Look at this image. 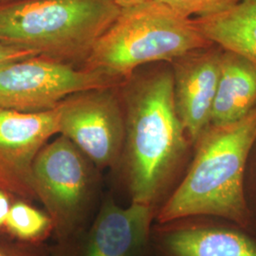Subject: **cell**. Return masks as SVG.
Returning a JSON list of instances; mask_svg holds the SVG:
<instances>
[{
  "label": "cell",
  "mask_w": 256,
  "mask_h": 256,
  "mask_svg": "<svg viewBox=\"0 0 256 256\" xmlns=\"http://www.w3.org/2000/svg\"><path fill=\"white\" fill-rule=\"evenodd\" d=\"M210 45L194 18L160 2L146 0L120 9L81 66L126 82L142 64L174 62Z\"/></svg>",
  "instance_id": "cell-3"
},
{
  "label": "cell",
  "mask_w": 256,
  "mask_h": 256,
  "mask_svg": "<svg viewBox=\"0 0 256 256\" xmlns=\"http://www.w3.org/2000/svg\"><path fill=\"white\" fill-rule=\"evenodd\" d=\"M256 106V66L229 50L221 54L210 126L236 122Z\"/></svg>",
  "instance_id": "cell-12"
},
{
  "label": "cell",
  "mask_w": 256,
  "mask_h": 256,
  "mask_svg": "<svg viewBox=\"0 0 256 256\" xmlns=\"http://www.w3.org/2000/svg\"><path fill=\"white\" fill-rule=\"evenodd\" d=\"M124 82L96 70L36 55L0 66V110L36 113L54 110L76 92Z\"/></svg>",
  "instance_id": "cell-6"
},
{
  "label": "cell",
  "mask_w": 256,
  "mask_h": 256,
  "mask_svg": "<svg viewBox=\"0 0 256 256\" xmlns=\"http://www.w3.org/2000/svg\"><path fill=\"white\" fill-rule=\"evenodd\" d=\"M12 200L14 198L10 196L9 194L0 190V229L5 227V222L9 214Z\"/></svg>",
  "instance_id": "cell-19"
},
{
  "label": "cell",
  "mask_w": 256,
  "mask_h": 256,
  "mask_svg": "<svg viewBox=\"0 0 256 256\" xmlns=\"http://www.w3.org/2000/svg\"><path fill=\"white\" fill-rule=\"evenodd\" d=\"M90 162L63 135L46 144L34 160L32 176L37 200L44 204L61 242L81 228L90 208L94 192Z\"/></svg>",
  "instance_id": "cell-5"
},
{
  "label": "cell",
  "mask_w": 256,
  "mask_h": 256,
  "mask_svg": "<svg viewBox=\"0 0 256 256\" xmlns=\"http://www.w3.org/2000/svg\"><path fill=\"white\" fill-rule=\"evenodd\" d=\"M36 55L38 54L34 50L0 42V66Z\"/></svg>",
  "instance_id": "cell-18"
},
{
  "label": "cell",
  "mask_w": 256,
  "mask_h": 256,
  "mask_svg": "<svg viewBox=\"0 0 256 256\" xmlns=\"http://www.w3.org/2000/svg\"><path fill=\"white\" fill-rule=\"evenodd\" d=\"M0 256H48L36 243L0 239Z\"/></svg>",
  "instance_id": "cell-17"
},
{
  "label": "cell",
  "mask_w": 256,
  "mask_h": 256,
  "mask_svg": "<svg viewBox=\"0 0 256 256\" xmlns=\"http://www.w3.org/2000/svg\"><path fill=\"white\" fill-rule=\"evenodd\" d=\"M122 86L126 134L120 160L128 192L131 202L156 214L192 144L176 110L172 70L131 76Z\"/></svg>",
  "instance_id": "cell-1"
},
{
  "label": "cell",
  "mask_w": 256,
  "mask_h": 256,
  "mask_svg": "<svg viewBox=\"0 0 256 256\" xmlns=\"http://www.w3.org/2000/svg\"><path fill=\"white\" fill-rule=\"evenodd\" d=\"M189 18H202L218 12L238 0H155Z\"/></svg>",
  "instance_id": "cell-15"
},
{
  "label": "cell",
  "mask_w": 256,
  "mask_h": 256,
  "mask_svg": "<svg viewBox=\"0 0 256 256\" xmlns=\"http://www.w3.org/2000/svg\"><path fill=\"white\" fill-rule=\"evenodd\" d=\"M194 19L212 44L216 43L256 66V0H238L218 12Z\"/></svg>",
  "instance_id": "cell-13"
},
{
  "label": "cell",
  "mask_w": 256,
  "mask_h": 256,
  "mask_svg": "<svg viewBox=\"0 0 256 256\" xmlns=\"http://www.w3.org/2000/svg\"><path fill=\"white\" fill-rule=\"evenodd\" d=\"M116 3L120 6V9H124V8H128V7H132V6H135L138 5L140 3H142L146 0H115Z\"/></svg>",
  "instance_id": "cell-20"
},
{
  "label": "cell",
  "mask_w": 256,
  "mask_h": 256,
  "mask_svg": "<svg viewBox=\"0 0 256 256\" xmlns=\"http://www.w3.org/2000/svg\"><path fill=\"white\" fill-rule=\"evenodd\" d=\"M120 12L115 0L0 2V42L81 66Z\"/></svg>",
  "instance_id": "cell-4"
},
{
  "label": "cell",
  "mask_w": 256,
  "mask_h": 256,
  "mask_svg": "<svg viewBox=\"0 0 256 256\" xmlns=\"http://www.w3.org/2000/svg\"><path fill=\"white\" fill-rule=\"evenodd\" d=\"M58 134L57 110H0V190L16 200H37L32 167L39 151Z\"/></svg>",
  "instance_id": "cell-8"
},
{
  "label": "cell",
  "mask_w": 256,
  "mask_h": 256,
  "mask_svg": "<svg viewBox=\"0 0 256 256\" xmlns=\"http://www.w3.org/2000/svg\"><path fill=\"white\" fill-rule=\"evenodd\" d=\"M156 210L131 202L122 208L112 200L102 206L86 239L84 256H142L150 244Z\"/></svg>",
  "instance_id": "cell-11"
},
{
  "label": "cell",
  "mask_w": 256,
  "mask_h": 256,
  "mask_svg": "<svg viewBox=\"0 0 256 256\" xmlns=\"http://www.w3.org/2000/svg\"><path fill=\"white\" fill-rule=\"evenodd\" d=\"M151 242L158 256H256V236L252 232L212 216L156 223Z\"/></svg>",
  "instance_id": "cell-9"
},
{
  "label": "cell",
  "mask_w": 256,
  "mask_h": 256,
  "mask_svg": "<svg viewBox=\"0 0 256 256\" xmlns=\"http://www.w3.org/2000/svg\"><path fill=\"white\" fill-rule=\"evenodd\" d=\"M256 142V106L236 122L210 126L194 146L182 180L156 212V223L212 216L248 230L244 178Z\"/></svg>",
  "instance_id": "cell-2"
},
{
  "label": "cell",
  "mask_w": 256,
  "mask_h": 256,
  "mask_svg": "<svg viewBox=\"0 0 256 256\" xmlns=\"http://www.w3.org/2000/svg\"><path fill=\"white\" fill-rule=\"evenodd\" d=\"M118 88L76 92L56 106L58 134L99 168L113 167L122 158L126 122Z\"/></svg>",
  "instance_id": "cell-7"
},
{
  "label": "cell",
  "mask_w": 256,
  "mask_h": 256,
  "mask_svg": "<svg viewBox=\"0 0 256 256\" xmlns=\"http://www.w3.org/2000/svg\"><path fill=\"white\" fill-rule=\"evenodd\" d=\"M6 1H12V0H0V2H6Z\"/></svg>",
  "instance_id": "cell-21"
},
{
  "label": "cell",
  "mask_w": 256,
  "mask_h": 256,
  "mask_svg": "<svg viewBox=\"0 0 256 256\" xmlns=\"http://www.w3.org/2000/svg\"><path fill=\"white\" fill-rule=\"evenodd\" d=\"M244 200L248 230L256 236V142L248 160L244 178Z\"/></svg>",
  "instance_id": "cell-16"
},
{
  "label": "cell",
  "mask_w": 256,
  "mask_h": 256,
  "mask_svg": "<svg viewBox=\"0 0 256 256\" xmlns=\"http://www.w3.org/2000/svg\"><path fill=\"white\" fill-rule=\"evenodd\" d=\"M221 54L200 50L172 62L176 110L194 148L210 126Z\"/></svg>",
  "instance_id": "cell-10"
},
{
  "label": "cell",
  "mask_w": 256,
  "mask_h": 256,
  "mask_svg": "<svg viewBox=\"0 0 256 256\" xmlns=\"http://www.w3.org/2000/svg\"><path fill=\"white\" fill-rule=\"evenodd\" d=\"M5 228L16 239L37 243L50 234L54 225L48 214L38 210L30 202L16 200L12 203Z\"/></svg>",
  "instance_id": "cell-14"
}]
</instances>
